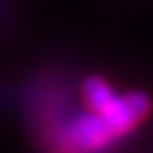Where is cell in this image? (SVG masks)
<instances>
[{"mask_svg": "<svg viewBox=\"0 0 153 153\" xmlns=\"http://www.w3.org/2000/svg\"><path fill=\"white\" fill-rule=\"evenodd\" d=\"M115 138H119L113 132V128L106 123V119L98 111H91L83 117L74 119L64 134V140L72 151L79 153H96L111 145Z\"/></svg>", "mask_w": 153, "mask_h": 153, "instance_id": "1", "label": "cell"}, {"mask_svg": "<svg viewBox=\"0 0 153 153\" xmlns=\"http://www.w3.org/2000/svg\"><path fill=\"white\" fill-rule=\"evenodd\" d=\"M83 98L91 111H104L115 100V91L102 76H89L83 83Z\"/></svg>", "mask_w": 153, "mask_h": 153, "instance_id": "3", "label": "cell"}, {"mask_svg": "<svg viewBox=\"0 0 153 153\" xmlns=\"http://www.w3.org/2000/svg\"><path fill=\"white\" fill-rule=\"evenodd\" d=\"M151 108V100L140 91H132L126 96H115V100L104 108L98 111L106 123L113 128L117 136H123L130 130L136 128V123L145 117Z\"/></svg>", "mask_w": 153, "mask_h": 153, "instance_id": "2", "label": "cell"}]
</instances>
